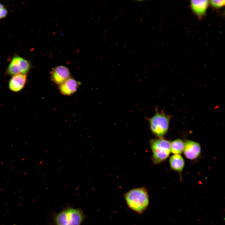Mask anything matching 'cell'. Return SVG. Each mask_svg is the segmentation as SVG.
Returning a JSON list of instances; mask_svg holds the SVG:
<instances>
[{
    "mask_svg": "<svg viewBox=\"0 0 225 225\" xmlns=\"http://www.w3.org/2000/svg\"><path fill=\"white\" fill-rule=\"evenodd\" d=\"M208 0H191V7L193 11L199 18L204 16L209 5Z\"/></svg>",
    "mask_w": 225,
    "mask_h": 225,
    "instance_id": "cell-10",
    "label": "cell"
},
{
    "mask_svg": "<svg viewBox=\"0 0 225 225\" xmlns=\"http://www.w3.org/2000/svg\"><path fill=\"white\" fill-rule=\"evenodd\" d=\"M211 4L213 7L218 8L224 6L225 1L224 0H212L210 1Z\"/></svg>",
    "mask_w": 225,
    "mask_h": 225,
    "instance_id": "cell-13",
    "label": "cell"
},
{
    "mask_svg": "<svg viewBox=\"0 0 225 225\" xmlns=\"http://www.w3.org/2000/svg\"><path fill=\"white\" fill-rule=\"evenodd\" d=\"M155 112L152 116L145 118L152 134L158 138H162L168 131L172 116L167 114L163 110L159 112L157 107H155Z\"/></svg>",
    "mask_w": 225,
    "mask_h": 225,
    "instance_id": "cell-2",
    "label": "cell"
},
{
    "mask_svg": "<svg viewBox=\"0 0 225 225\" xmlns=\"http://www.w3.org/2000/svg\"><path fill=\"white\" fill-rule=\"evenodd\" d=\"M184 142L181 139H177L171 142V152L174 154L180 155L183 152Z\"/></svg>",
    "mask_w": 225,
    "mask_h": 225,
    "instance_id": "cell-12",
    "label": "cell"
},
{
    "mask_svg": "<svg viewBox=\"0 0 225 225\" xmlns=\"http://www.w3.org/2000/svg\"><path fill=\"white\" fill-rule=\"evenodd\" d=\"M152 152V162L157 164L165 161L168 157L171 152V142L162 138H157L150 140Z\"/></svg>",
    "mask_w": 225,
    "mask_h": 225,
    "instance_id": "cell-4",
    "label": "cell"
},
{
    "mask_svg": "<svg viewBox=\"0 0 225 225\" xmlns=\"http://www.w3.org/2000/svg\"><path fill=\"white\" fill-rule=\"evenodd\" d=\"M31 67L30 63L28 61L18 56H15L8 66L7 72L12 76L19 74H26Z\"/></svg>",
    "mask_w": 225,
    "mask_h": 225,
    "instance_id": "cell-5",
    "label": "cell"
},
{
    "mask_svg": "<svg viewBox=\"0 0 225 225\" xmlns=\"http://www.w3.org/2000/svg\"><path fill=\"white\" fill-rule=\"evenodd\" d=\"M50 77L53 82L60 85L70 77V72L66 66H58L53 68L51 71Z\"/></svg>",
    "mask_w": 225,
    "mask_h": 225,
    "instance_id": "cell-6",
    "label": "cell"
},
{
    "mask_svg": "<svg viewBox=\"0 0 225 225\" xmlns=\"http://www.w3.org/2000/svg\"><path fill=\"white\" fill-rule=\"evenodd\" d=\"M8 11L5 8L0 9V19L5 17Z\"/></svg>",
    "mask_w": 225,
    "mask_h": 225,
    "instance_id": "cell-14",
    "label": "cell"
},
{
    "mask_svg": "<svg viewBox=\"0 0 225 225\" xmlns=\"http://www.w3.org/2000/svg\"><path fill=\"white\" fill-rule=\"evenodd\" d=\"M184 142L183 153L186 157L193 160L198 158L201 152L200 144L198 142L191 140H186Z\"/></svg>",
    "mask_w": 225,
    "mask_h": 225,
    "instance_id": "cell-7",
    "label": "cell"
},
{
    "mask_svg": "<svg viewBox=\"0 0 225 225\" xmlns=\"http://www.w3.org/2000/svg\"><path fill=\"white\" fill-rule=\"evenodd\" d=\"M169 162L171 168L181 175L185 165L182 157L180 155L173 154L170 157Z\"/></svg>",
    "mask_w": 225,
    "mask_h": 225,
    "instance_id": "cell-11",
    "label": "cell"
},
{
    "mask_svg": "<svg viewBox=\"0 0 225 225\" xmlns=\"http://www.w3.org/2000/svg\"><path fill=\"white\" fill-rule=\"evenodd\" d=\"M85 218L81 209L67 207L55 215L54 221L56 225H81Z\"/></svg>",
    "mask_w": 225,
    "mask_h": 225,
    "instance_id": "cell-3",
    "label": "cell"
},
{
    "mask_svg": "<svg viewBox=\"0 0 225 225\" xmlns=\"http://www.w3.org/2000/svg\"><path fill=\"white\" fill-rule=\"evenodd\" d=\"M124 196L128 207L138 214H142L148 206L149 197L145 187L131 189Z\"/></svg>",
    "mask_w": 225,
    "mask_h": 225,
    "instance_id": "cell-1",
    "label": "cell"
},
{
    "mask_svg": "<svg viewBox=\"0 0 225 225\" xmlns=\"http://www.w3.org/2000/svg\"><path fill=\"white\" fill-rule=\"evenodd\" d=\"M79 85V82L70 77L59 85V90L63 95H70L76 92Z\"/></svg>",
    "mask_w": 225,
    "mask_h": 225,
    "instance_id": "cell-9",
    "label": "cell"
},
{
    "mask_svg": "<svg viewBox=\"0 0 225 225\" xmlns=\"http://www.w3.org/2000/svg\"><path fill=\"white\" fill-rule=\"evenodd\" d=\"M27 80L26 74H19L13 75L9 81V88L13 92H18L23 88Z\"/></svg>",
    "mask_w": 225,
    "mask_h": 225,
    "instance_id": "cell-8",
    "label": "cell"
}]
</instances>
